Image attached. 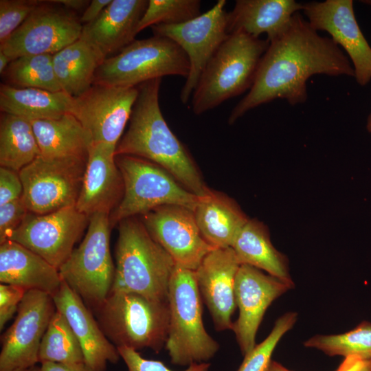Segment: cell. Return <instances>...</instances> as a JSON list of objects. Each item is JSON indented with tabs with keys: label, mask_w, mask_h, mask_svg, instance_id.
I'll use <instances>...</instances> for the list:
<instances>
[{
	"label": "cell",
	"mask_w": 371,
	"mask_h": 371,
	"mask_svg": "<svg viewBox=\"0 0 371 371\" xmlns=\"http://www.w3.org/2000/svg\"><path fill=\"white\" fill-rule=\"evenodd\" d=\"M315 74L355 77V71L331 38L319 35L297 12L288 29L269 43L249 91L232 111L229 124L277 98L285 99L291 105L304 102L306 81Z\"/></svg>",
	"instance_id": "1"
},
{
	"label": "cell",
	"mask_w": 371,
	"mask_h": 371,
	"mask_svg": "<svg viewBox=\"0 0 371 371\" xmlns=\"http://www.w3.org/2000/svg\"><path fill=\"white\" fill-rule=\"evenodd\" d=\"M161 78L139 85L129 126L119 141L116 155H131L150 161L166 170L190 192L205 196L208 188L185 146L168 126L160 109Z\"/></svg>",
	"instance_id": "2"
},
{
	"label": "cell",
	"mask_w": 371,
	"mask_h": 371,
	"mask_svg": "<svg viewBox=\"0 0 371 371\" xmlns=\"http://www.w3.org/2000/svg\"><path fill=\"white\" fill-rule=\"evenodd\" d=\"M116 266L111 292H127L168 302L176 264L142 221L131 217L119 223Z\"/></svg>",
	"instance_id": "3"
},
{
	"label": "cell",
	"mask_w": 371,
	"mask_h": 371,
	"mask_svg": "<svg viewBox=\"0 0 371 371\" xmlns=\"http://www.w3.org/2000/svg\"><path fill=\"white\" fill-rule=\"evenodd\" d=\"M269 43L243 32L229 34L204 69L193 92L196 115L251 89Z\"/></svg>",
	"instance_id": "4"
},
{
	"label": "cell",
	"mask_w": 371,
	"mask_h": 371,
	"mask_svg": "<svg viewBox=\"0 0 371 371\" xmlns=\"http://www.w3.org/2000/svg\"><path fill=\"white\" fill-rule=\"evenodd\" d=\"M169 325L166 349L174 365L207 362L219 349L205 330L195 271L176 265L168 287Z\"/></svg>",
	"instance_id": "5"
},
{
	"label": "cell",
	"mask_w": 371,
	"mask_h": 371,
	"mask_svg": "<svg viewBox=\"0 0 371 371\" xmlns=\"http://www.w3.org/2000/svg\"><path fill=\"white\" fill-rule=\"evenodd\" d=\"M93 310L103 333L117 348H150L159 353L166 345L168 302L134 293L110 292Z\"/></svg>",
	"instance_id": "6"
},
{
	"label": "cell",
	"mask_w": 371,
	"mask_h": 371,
	"mask_svg": "<svg viewBox=\"0 0 371 371\" xmlns=\"http://www.w3.org/2000/svg\"><path fill=\"white\" fill-rule=\"evenodd\" d=\"M115 162L123 179L124 194L109 215L111 228L124 219L163 205H179L194 211L202 197L150 161L122 155L115 156Z\"/></svg>",
	"instance_id": "7"
},
{
	"label": "cell",
	"mask_w": 371,
	"mask_h": 371,
	"mask_svg": "<svg viewBox=\"0 0 371 371\" xmlns=\"http://www.w3.org/2000/svg\"><path fill=\"white\" fill-rule=\"evenodd\" d=\"M186 54L173 41L159 36L135 40L119 53L104 60L93 84L137 87L166 76L188 77Z\"/></svg>",
	"instance_id": "8"
},
{
	"label": "cell",
	"mask_w": 371,
	"mask_h": 371,
	"mask_svg": "<svg viewBox=\"0 0 371 371\" xmlns=\"http://www.w3.org/2000/svg\"><path fill=\"white\" fill-rule=\"evenodd\" d=\"M111 229L109 214L91 215L84 239L58 269L63 281L93 309L108 297L113 282Z\"/></svg>",
	"instance_id": "9"
},
{
	"label": "cell",
	"mask_w": 371,
	"mask_h": 371,
	"mask_svg": "<svg viewBox=\"0 0 371 371\" xmlns=\"http://www.w3.org/2000/svg\"><path fill=\"white\" fill-rule=\"evenodd\" d=\"M87 157L38 155L19 174L21 199L30 212L45 214L76 206Z\"/></svg>",
	"instance_id": "10"
},
{
	"label": "cell",
	"mask_w": 371,
	"mask_h": 371,
	"mask_svg": "<svg viewBox=\"0 0 371 371\" xmlns=\"http://www.w3.org/2000/svg\"><path fill=\"white\" fill-rule=\"evenodd\" d=\"M225 0H218L207 12L185 23L159 24L151 27L155 36L175 42L186 54L190 71L180 93L186 104L208 62L228 36Z\"/></svg>",
	"instance_id": "11"
},
{
	"label": "cell",
	"mask_w": 371,
	"mask_h": 371,
	"mask_svg": "<svg viewBox=\"0 0 371 371\" xmlns=\"http://www.w3.org/2000/svg\"><path fill=\"white\" fill-rule=\"evenodd\" d=\"M89 223V216L76 206L41 215L29 212L9 240L37 254L59 269Z\"/></svg>",
	"instance_id": "12"
},
{
	"label": "cell",
	"mask_w": 371,
	"mask_h": 371,
	"mask_svg": "<svg viewBox=\"0 0 371 371\" xmlns=\"http://www.w3.org/2000/svg\"><path fill=\"white\" fill-rule=\"evenodd\" d=\"M56 311L52 295L27 290L1 338L0 371L25 370L38 362L43 337Z\"/></svg>",
	"instance_id": "13"
},
{
	"label": "cell",
	"mask_w": 371,
	"mask_h": 371,
	"mask_svg": "<svg viewBox=\"0 0 371 371\" xmlns=\"http://www.w3.org/2000/svg\"><path fill=\"white\" fill-rule=\"evenodd\" d=\"M1 44L12 60L34 54H54L79 39L82 25L68 10L43 3Z\"/></svg>",
	"instance_id": "14"
},
{
	"label": "cell",
	"mask_w": 371,
	"mask_h": 371,
	"mask_svg": "<svg viewBox=\"0 0 371 371\" xmlns=\"http://www.w3.org/2000/svg\"><path fill=\"white\" fill-rule=\"evenodd\" d=\"M138 88L93 84L74 98L71 112L91 136L93 143L117 145L129 122Z\"/></svg>",
	"instance_id": "15"
},
{
	"label": "cell",
	"mask_w": 371,
	"mask_h": 371,
	"mask_svg": "<svg viewBox=\"0 0 371 371\" xmlns=\"http://www.w3.org/2000/svg\"><path fill=\"white\" fill-rule=\"evenodd\" d=\"M153 239L176 265L196 271L205 256L216 249L202 236L194 212L179 205H163L142 215Z\"/></svg>",
	"instance_id": "16"
},
{
	"label": "cell",
	"mask_w": 371,
	"mask_h": 371,
	"mask_svg": "<svg viewBox=\"0 0 371 371\" xmlns=\"http://www.w3.org/2000/svg\"><path fill=\"white\" fill-rule=\"evenodd\" d=\"M295 286L254 267L241 265L235 279L239 313L232 330L243 356L256 346V336L264 315L277 298Z\"/></svg>",
	"instance_id": "17"
},
{
	"label": "cell",
	"mask_w": 371,
	"mask_h": 371,
	"mask_svg": "<svg viewBox=\"0 0 371 371\" xmlns=\"http://www.w3.org/2000/svg\"><path fill=\"white\" fill-rule=\"evenodd\" d=\"M308 22L316 31L329 33L331 39L347 52L361 86L371 80V47L356 20L352 0H326L303 4Z\"/></svg>",
	"instance_id": "18"
},
{
	"label": "cell",
	"mask_w": 371,
	"mask_h": 371,
	"mask_svg": "<svg viewBox=\"0 0 371 371\" xmlns=\"http://www.w3.org/2000/svg\"><path fill=\"white\" fill-rule=\"evenodd\" d=\"M240 265L232 247L209 252L195 271L201 296L218 331L232 330L237 308L235 279Z\"/></svg>",
	"instance_id": "19"
},
{
	"label": "cell",
	"mask_w": 371,
	"mask_h": 371,
	"mask_svg": "<svg viewBox=\"0 0 371 371\" xmlns=\"http://www.w3.org/2000/svg\"><path fill=\"white\" fill-rule=\"evenodd\" d=\"M116 145L93 143L88 152L86 170L76 207L91 216L109 214L124 194V182L115 162Z\"/></svg>",
	"instance_id": "20"
},
{
	"label": "cell",
	"mask_w": 371,
	"mask_h": 371,
	"mask_svg": "<svg viewBox=\"0 0 371 371\" xmlns=\"http://www.w3.org/2000/svg\"><path fill=\"white\" fill-rule=\"evenodd\" d=\"M56 308L68 321L82 350L85 363L105 371L107 363L121 358L117 347L106 337L82 299L64 281L52 295Z\"/></svg>",
	"instance_id": "21"
},
{
	"label": "cell",
	"mask_w": 371,
	"mask_h": 371,
	"mask_svg": "<svg viewBox=\"0 0 371 371\" xmlns=\"http://www.w3.org/2000/svg\"><path fill=\"white\" fill-rule=\"evenodd\" d=\"M148 3L146 0H112L97 19L83 25L80 38L103 60L119 53L135 41Z\"/></svg>",
	"instance_id": "22"
},
{
	"label": "cell",
	"mask_w": 371,
	"mask_h": 371,
	"mask_svg": "<svg viewBox=\"0 0 371 371\" xmlns=\"http://www.w3.org/2000/svg\"><path fill=\"white\" fill-rule=\"evenodd\" d=\"M302 8L294 0H237L227 13L228 34L243 32L256 38L266 34L270 43L288 29Z\"/></svg>",
	"instance_id": "23"
},
{
	"label": "cell",
	"mask_w": 371,
	"mask_h": 371,
	"mask_svg": "<svg viewBox=\"0 0 371 371\" xmlns=\"http://www.w3.org/2000/svg\"><path fill=\"white\" fill-rule=\"evenodd\" d=\"M0 282L52 295L60 288L63 280L58 269L43 258L8 240L0 244Z\"/></svg>",
	"instance_id": "24"
},
{
	"label": "cell",
	"mask_w": 371,
	"mask_h": 371,
	"mask_svg": "<svg viewBox=\"0 0 371 371\" xmlns=\"http://www.w3.org/2000/svg\"><path fill=\"white\" fill-rule=\"evenodd\" d=\"M193 212L202 236L215 248L231 247L249 219L234 199L211 189Z\"/></svg>",
	"instance_id": "25"
},
{
	"label": "cell",
	"mask_w": 371,
	"mask_h": 371,
	"mask_svg": "<svg viewBox=\"0 0 371 371\" xmlns=\"http://www.w3.org/2000/svg\"><path fill=\"white\" fill-rule=\"evenodd\" d=\"M74 97L67 93L36 88H19L8 84L0 86L1 113L30 121L52 120L72 112Z\"/></svg>",
	"instance_id": "26"
},
{
	"label": "cell",
	"mask_w": 371,
	"mask_h": 371,
	"mask_svg": "<svg viewBox=\"0 0 371 371\" xmlns=\"http://www.w3.org/2000/svg\"><path fill=\"white\" fill-rule=\"evenodd\" d=\"M240 263L247 265L286 282L294 284L288 259L272 245L269 229L262 222L249 219L231 247Z\"/></svg>",
	"instance_id": "27"
},
{
	"label": "cell",
	"mask_w": 371,
	"mask_h": 371,
	"mask_svg": "<svg viewBox=\"0 0 371 371\" xmlns=\"http://www.w3.org/2000/svg\"><path fill=\"white\" fill-rule=\"evenodd\" d=\"M30 122L41 155L87 157L92 138L74 115Z\"/></svg>",
	"instance_id": "28"
},
{
	"label": "cell",
	"mask_w": 371,
	"mask_h": 371,
	"mask_svg": "<svg viewBox=\"0 0 371 371\" xmlns=\"http://www.w3.org/2000/svg\"><path fill=\"white\" fill-rule=\"evenodd\" d=\"M53 66L62 90L76 98L93 85L96 70L104 60L79 38L52 55Z\"/></svg>",
	"instance_id": "29"
},
{
	"label": "cell",
	"mask_w": 371,
	"mask_h": 371,
	"mask_svg": "<svg viewBox=\"0 0 371 371\" xmlns=\"http://www.w3.org/2000/svg\"><path fill=\"white\" fill-rule=\"evenodd\" d=\"M40 155L31 122L2 113L0 120L1 167L19 172Z\"/></svg>",
	"instance_id": "30"
},
{
	"label": "cell",
	"mask_w": 371,
	"mask_h": 371,
	"mask_svg": "<svg viewBox=\"0 0 371 371\" xmlns=\"http://www.w3.org/2000/svg\"><path fill=\"white\" fill-rule=\"evenodd\" d=\"M38 362L85 363L82 350L76 335L66 317L57 310L43 337Z\"/></svg>",
	"instance_id": "31"
},
{
	"label": "cell",
	"mask_w": 371,
	"mask_h": 371,
	"mask_svg": "<svg viewBox=\"0 0 371 371\" xmlns=\"http://www.w3.org/2000/svg\"><path fill=\"white\" fill-rule=\"evenodd\" d=\"M2 75L8 85L16 87L63 91L54 72L52 54L19 57L10 62Z\"/></svg>",
	"instance_id": "32"
},
{
	"label": "cell",
	"mask_w": 371,
	"mask_h": 371,
	"mask_svg": "<svg viewBox=\"0 0 371 371\" xmlns=\"http://www.w3.org/2000/svg\"><path fill=\"white\" fill-rule=\"evenodd\" d=\"M307 348L333 356L371 358V323L362 322L355 328L337 335H317L306 340Z\"/></svg>",
	"instance_id": "33"
},
{
	"label": "cell",
	"mask_w": 371,
	"mask_h": 371,
	"mask_svg": "<svg viewBox=\"0 0 371 371\" xmlns=\"http://www.w3.org/2000/svg\"><path fill=\"white\" fill-rule=\"evenodd\" d=\"M199 0H149L141 18L137 33L149 26L185 23L200 14Z\"/></svg>",
	"instance_id": "34"
},
{
	"label": "cell",
	"mask_w": 371,
	"mask_h": 371,
	"mask_svg": "<svg viewBox=\"0 0 371 371\" xmlns=\"http://www.w3.org/2000/svg\"><path fill=\"white\" fill-rule=\"evenodd\" d=\"M297 319V313L288 312L275 322L269 335L261 343L244 356L237 371H265L278 343L283 335L291 330Z\"/></svg>",
	"instance_id": "35"
},
{
	"label": "cell",
	"mask_w": 371,
	"mask_h": 371,
	"mask_svg": "<svg viewBox=\"0 0 371 371\" xmlns=\"http://www.w3.org/2000/svg\"><path fill=\"white\" fill-rule=\"evenodd\" d=\"M36 0L0 1V44L3 43L39 5Z\"/></svg>",
	"instance_id": "36"
},
{
	"label": "cell",
	"mask_w": 371,
	"mask_h": 371,
	"mask_svg": "<svg viewBox=\"0 0 371 371\" xmlns=\"http://www.w3.org/2000/svg\"><path fill=\"white\" fill-rule=\"evenodd\" d=\"M121 358L127 366V371H174L159 360L144 358L138 352L128 347H117ZM210 364L207 362L193 363L183 371H209Z\"/></svg>",
	"instance_id": "37"
},
{
	"label": "cell",
	"mask_w": 371,
	"mask_h": 371,
	"mask_svg": "<svg viewBox=\"0 0 371 371\" xmlns=\"http://www.w3.org/2000/svg\"><path fill=\"white\" fill-rule=\"evenodd\" d=\"M28 212L21 198L0 206V244L9 240Z\"/></svg>",
	"instance_id": "38"
},
{
	"label": "cell",
	"mask_w": 371,
	"mask_h": 371,
	"mask_svg": "<svg viewBox=\"0 0 371 371\" xmlns=\"http://www.w3.org/2000/svg\"><path fill=\"white\" fill-rule=\"evenodd\" d=\"M25 289L8 284H0V329L17 313L19 306L25 293Z\"/></svg>",
	"instance_id": "39"
},
{
	"label": "cell",
	"mask_w": 371,
	"mask_h": 371,
	"mask_svg": "<svg viewBox=\"0 0 371 371\" xmlns=\"http://www.w3.org/2000/svg\"><path fill=\"white\" fill-rule=\"evenodd\" d=\"M23 187L19 174L12 170L0 168V206L21 198Z\"/></svg>",
	"instance_id": "40"
},
{
	"label": "cell",
	"mask_w": 371,
	"mask_h": 371,
	"mask_svg": "<svg viewBox=\"0 0 371 371\" xmlns=\"http://www.w3.org/2000/svg\"><path fill=\"white\" fill-rule=\"evenodd\" d=\"M335 371H371V358L346 357Z\"/></svg>",
	"instance_id": "41"
},
{
	"label": "cell",
	"mask_w": 371,
	"mask_h": 371,
	"mask_svg": "<svg viewBox=\"0 0 371 371\" xmlns=\"http://www.w3.org/2000/svg\"><path fill=\"white\" fill-rule=\"evenodd\" d=\"M112 0H92L80 19L81 23L88 24L97 19Z\"/></svg>",
	"instance_id": "42"
},
{
	"label": "cell",
	"mask_w": 371,
	"mask_h": 371,
	"mask_svg": "<svg viewBox=\"0 0 371 371\" xmlns=\"http://www.w3.org/2000/svg\"><path fill=\"white\" fill-rule=\"evenodd\" d=\"M43 371H95L85 363H59L43 362L41 365Z\"/></svg>",
	"instance_id": "43"
},
{
	"label": "cell",
	"mask_w": 371,
	"mask_h": 371,
	"mask_svg": "<svg viewBox=\"0 0 371 371\" xmlns=\"http://www.w3.org/2000/svg\"><path fill=\"white\" fill-rule=\"evenodd\" d=\"M52 3L61 4L69 10H80L88 5L89 1L85 0H52L47 1Z\"/></svg>",
	"instance_id": "44"
},
{
	"label": "cell",
	"mask_w": 371,
	"mask_h": 371,
	"mask_svg": "<svg viewBox=\"0 0 371 371\" xmlns=\"http://www.w3.org/2000/svg\"><path fill=\"white\" fill-rule=\"evenodd\" d=\"M11 61L12 60L6 54L0 52V74L1 75L5 72Z\"/></svg>",
	"instance_id": "45"
},
{
	"label": "cell",
	"mask_w": 371,
	"mask_h": 371,
	"mask_svg": "<svg viewBox=\"0 0 371 371\" xmlns=\"http://www.w3.org/2000/svg\"><path fill=\"white\" fill-rule=\"evenodd\" d=\"M265 371H291L284 366H283L281 363L271 360L268 367L267 368Z\"/></svg>",
	"instance_id": "46"
},
{
	"label": "cell",
	"mask_w": 371,
	"mask_h": 371,
	"mask_svg": "<svg viewBox=\"0 0 371 371\" xmlns=\"http://www.w3.org/2000/svg\"><path fill=\"white\" fill-rule=\"evenodd\" d=\"M366 128L368 131L371 133V113L368 116Z\"/></svg>",
	"instance_id": "47"
},
{
	"label": "cell",
	"mask_w": 371,
	"mask_h": 371,
	"mask_svg": "<svg viewBox=\"0 0 371 371\" xmlns=\"http://www.w3.org/2000/svg\"><path fill=\"white\" fill-rule=\"evenodd\" d=\"M25 371H43V370H41V366L38 367V366H33L32 368H30L25 370Z\"/></svg>",
	"instance_id": "48"
},
{
	"label": "cell",
	"mask_w": 371,
	"mask_h": 371,
	"mask_svg": "<svg viewBox=\"0 0 371 371\" xmlns=\"http://www.w3.org/2000/svg\"><path fill=\"white\" fill-rule=\"evenodd\" d=\"M362 3H366L368 5H370L371 6V0H368V1H361Z\"/></svg>",
	"instance_id": "49"
},
{
	"label": "cell",
	"mask_w": 371,
	"mask_h": 371,
	"mask_svg": "<svg viewBox=\"0 0 371 371\" xmlns=\"http://www.w3.org/2000/svg\"><path fill=\"white\" fill-rule=\"evenodd\" d=\"M12 371H25L23 370H12Z\"/></svg>",
	"instance_id": "50"
}]
</instances>
